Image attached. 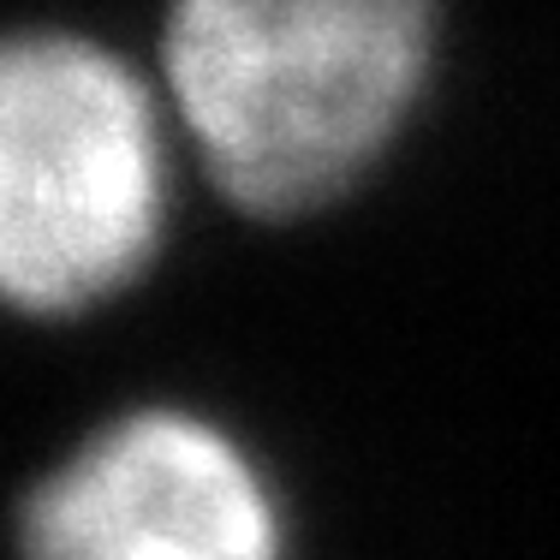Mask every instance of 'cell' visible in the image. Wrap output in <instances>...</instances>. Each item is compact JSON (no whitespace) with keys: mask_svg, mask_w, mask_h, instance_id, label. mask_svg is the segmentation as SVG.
<instances>
[{"mask_svg":"<svg viewBox=\"0 0 560 560\" xmlns=\"http://www.w3.org/2000/svg\"><path fill=\"white\" fill-rule=\"evenodd\" d=\"M167 226L162 108L119 55L0 36V304L72 316L150 269Z\"/></svg>","mask_w":560,"mask_h":560,"instance_id":"2","label":"cell"},{"mask_svg":"<svg viewBox=\"0 0 560 560\" xmlns=\"http://www.w3.org/2000/svg\"><path fill=\"white\" fill-rule=\"evenodd\" d=\"M167 102L250 215H311L388 155L435 66V0H167Z\"/></svg>","mask_w":560,"mask_h":560,"instance_id":"1","label":"cell"},{"mask_svg":"<svg viewBox=\"0 0 560 560\" xmlns=\"http://www.w3.org/2000/svg\"><path fill=\"white\" fill-rule=\"evenodd\" d=\"M24 560H280V501L221 423L143 406L102 423L31 489Z\"/></svg>","mask_w":560,"mask_h":560,"instance_id":"3","label":"cell"}]
</instances>
